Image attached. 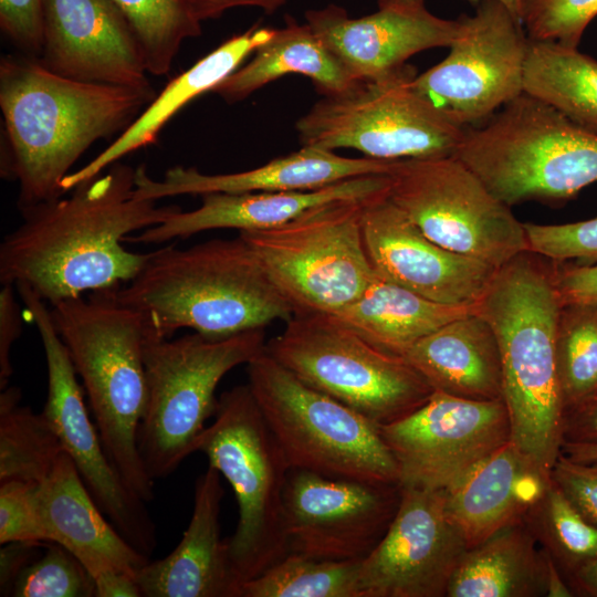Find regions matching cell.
<instances>
[{
	"mask_svg": "<svg viewBox=\"0 0 597 597\" xmlns=\"http://www.w3.org/2000/svg\"><path fill=\"white\" fill-rule=\"evenodd\" d=\"M134 189L135 169L117 161L66 198L21 209L22 222L0 244L1 284H25L52 305L129 282L150 252L122 242L181 210L139 199Z\"/></svg>",
	"mask_w": 597,
	"mask_h": 597,
	"instance_id": "cell-1",
	"label": "cell"
},
{
	"mask_svg": "<svg viewBox=\"0 0 597 597\" xmlns=\"http://www.w3.org/2000/svg\"><path fill=\"white\" fill-rule=\"evenodd\" d=\"M155 97L153 87L76 81L29 55L2 56L1 175L18 182L19 210L61 197V182L82 154L123 133Z\"/></svg>",
	"mask_w": 597,
	"mask_h": 597,
	"instance_id": "cell-2",
	"label": "cell"
},
{
	"mask_svg": "<svg viewBox=\"0 0 597 597\" xmlns=\"http://www.w3.org/2000/svg\"><path fill=\"white\" fill-rule=\"evenodd\" d=\"M476 311L500 348L511 442L544 476L563 444L556 333L563 307L554 263L526 250L499 268Z\"/></svg>",
	"mask_w": 597,
	"mask_h": 597,
	"instance_id": "cell-3",
	"label": "cell"
},
{
	"mask_svg": "<svg viewBox=\"0 0 597 597\" xmlns=\"http://www.w3.org/2000/svg\"><path fill=\"white\" fill-rule=\"evenodd\" d=\"M117 297L143 315L153 339L171 338L181 328L221 338L294 316L240 235L151 251Z\"/></svg>",
	"mask_w": 597,
	"mask_h": 597,
	"instance_id": "cell-4",
	"label": "cell"
},
{
	"mask_svg": "<svg viewBox=\"0 0 597 597\" xmlns=\"http://www.w3.org/2000/svg\"><path fill=\"white\" fill-rule=\"evenodd\" d=\"M118 287L61 300L50 312L112 463L147 503L155 496V480L144 465L138 430L147 401L148 332L143 315L118 300Z\"/></svg>",
	"mask_w": 597,
	"mask_h": 597,
	"instance_id": "cell-5",
	"label": "cell"
},
{
	"mask_svg": "<svg viewBox=\"0 0 597 597\" xmlns=\"http://www.w3.org/2000/svg\"><path fill=\"white\" fill-rule=\"evenodd\" d=\"M455 157L510 207L556 203L597 181V132L524 92L467 128Z\"/></svg>",
	"mask_w": 597,
	"mask_h": 597,
	"instance_id": "cell-6",
	"label": "cell"
},
{
	"mask_svg": "<svg viewBox=\"0 0 597 597\" xmlns=\"http://www.w3.org/2000/svg\"><path fill=\"white\" fill-rule=\"evenodd\" d=\"M197 451L224 476L235 495L239 519L227 540L241 587L289 553L284 491L291 467L248 384L221 394L213 422L197 440Z\"/></svg>",
	"mask_w": 597,
	"mask_h": 597,
	"instance_id": "cell-7",
	"label": "cell"
},
{
	"mask_svg": "<svg viewBox=\"0 0 597 597\" xmlns=\"http://www.w3.org/2000/svg\"><path fill=\"white\" fill-rule=\"evenodd\" d=\"M248 385L291 469L334 479L400 484L379 426L301 381L265 352L247 364Z\"/></svg>",
	"mask_w": 597,
	"mask_h": 597,
	"instance_id": "cell-8",
	"label": "cell"
},
{
	"mask_svg": "<svg viewBox=\"0 0 597 597\" xmlns=\"http://www.w3.org/2000/svg\"><path fill=\"white\" fill-rule=\"evenodd\" d=\"M265 344L264 328L221 338L196 332L176 339L147 338V401L138 448L153 480L170 475L196 452L206 421L217 410L219 383L263 352Z\"/></svg>",
	"mask_w": 597,
	"mask_h": 597,
	"instance_id": "cell-9",
	"label": "cell"
},
{
	"mask_svg": "<svg viewBox=\"0 0 597 597\" xmlns=\"http://www.w3.org/2000/svg\"><path fill=\"white\" fill-rule=\"evenodd\" d=\"M416 75L405 64L324 96L295 124L301 144L333 151L350 148L390 161L455 156L465 129L417 92Z\"/></svg>",
	"mask_w": 597,
	"mask_h": 597,
	"instance_id": "cell-10",
	"label": "cell"
},
{
	"mask_svg": "<svg viewBox=\"0 0 597 597\" xmlns=\"http://www.w3.org/2000/svg\"><path fill=\"white\" fill-rule=\"evenodd\" d=\"M265 352L377 426L408 416L434 391L404 357L378 349L329 314L293 316Z\"/></svg>",
	"mask_w": 597,
	"mask_h": 597,
	"instance_id": "cell-11",
	"label": "cell"
},
{
	"mask_svg": "<svg viewBox=\"0 0 597 597\" xmlns=\"http://www.w3.org/2000/svg\"><path fill=\"white\" fill-rule=\"evenodd\" d=\"M367 202L322 203L285 223L239 232L294 316L332 314L358 298L374 279L362 230Z\"/></svg>",
	"mask_w": 597,
	"mask_h": 597,
	"instance_id": "cell-12",
	"label": "cell"
},
{
	"mask_svg": "<svg viewBox=\"0 0 597 597\" xmlns=\"http://www.w3.org/2000/svg\"><path fill=\"white\" fill-rule=\"evenodd\" d=\"M388 199L430 240L495 269L528 250L524 223L455 156L395 160Z\"/></svg>",
	"mask_w": 597,
	"mask_h": 597,
	"instance_id": "cell-13",
	"label": "cell"
},
{
	"mask_svg": "<svg viewBox=\"0 0 597 597\" xmlns=\"http://www.w3.org/2000/svg\"><path fill=\"white\" fill-rule=\"evenodd\" d=\"M460 20L462 32L448 55L412 84L446 118L467 129L524 93L530 38L498 0H481L472 15Z\"/></svg>",
	"mask_w": 597,
	"mask_h": 597,
	"instance_id": "cell-14",
	"label": "cell"
},
{
	"mask_svg": "<svg viewBox=\"0 0 597 597\" xmlns=\"http://www.w3.org/2000/svg\"><path fill=\"white\" fill-rule=\"evenodd\" d=\"M15 289L44 349L48 395L42 412L102 512L130 545L150 557L157 546L155 523L146 502L127 486L103 446L88 415L85 392L45 301L28 285L18 284Z\"/></svg>",
	"mask_w": 597,
	"mask_h": 597,
	"instance_id": "cell-15",
	"label": "cell"
},
{
	"mask_svg": "<svg viewBox=\"0 0 597 597\" xmlns=\"http://www.w3.org/2000/svg\"><path fill=\"white\" fill-rule=\"evenodd\" d=\"M400 485L446 490L511 441L503 399L470 400L440 391L408 416L379 426Z\"/></svg>",
	"mask_w": 597,
	"mask_h": 597,
	"instance_id": "cell-16",
	"label": "cell"
},
{
	"mask_svg": "<svg viewBox=\"0 0 597 597\" xmlns=\"http://www.w3.org/2000/svg\"><path fill=\"white\" fill-rule=\"evenodd\" d=\"M400 495V484L291 469L284 491L287 552L316 559L363 561L387 533Z\"/></svg>",
	"mask_w": 597,
	"mask_h": 597,
	"instance_id": "cell-17",
	"label": "cell"
},
{
	"mask_svg": "<svg viewBox=\"0 0 597 597\" xmlns=\"http://www.w3.org/2000/svg\"><path fill=\"white\" fill-rule=\"evenodd\" d=\"M400 490L387 533L362 561L359 597H446L468 547L447 514L444 490Z\"/></svg>",
	"mask_w": 597,
	"mask_h": 597,
	"instance_id": "cell-18",
	"label": "cell"
},
{
	"mask_svg": "<svg viewBox=\"0 0 597 597\" xmlns=\"http://www.w3.org/2000/svg\"><path fill=\"white\" fill-rule=\"evenodd\" d=\"M362 230L376 274L434 302L476 304L498 270L430 240L388 196L365 203Z\"/></svg>",
	"mask_w": 597,
	"mask_h": 597,
	"instance_id": "cell-19",
	"label": "cell"
},
{
	"mask_svg": "<svg viewBox=\"0 0 597 597\" xmlns=\"http://www.w3.org/2000/svg\"><path fill=\"white\" fill-rule=\"evenodd\" d=\"M43 46L38 59L76 81L151 87L137 38L113 0H42Z\"/></svg>",
	"mask_w": 597,
	"mask_h": 597,
	"instance_id": "cell-20",
	"label": "cell"
},
{
	"mask_svg": "<svg viewBox=\"0 0 597 597\" xmlns=\"http://www.w3.org/2000/svg\"><path fill=\"white\" fill-rule=\"evenodd\" d=\"M305 22L356 81L389 74L419 52L449 48L462 32L460 18L443 19L426 7L378 8L368 15L352 18L344 8L328 4L306 11Z\"/></svg>",
	"mask_w": 597,
	"mask_h": 597,
	"instance_id": "cell-21",
	"label": "cell"
},
{
	"mask_svg": "<svg viewBox=\"0 0 597 597\" xmlns=\"http://www.w3.org/2000/svg\"><path fill=\"white\" fill-rule=\"evenodd\" d=\"M388 174L345 179L322 188L292 191L212 192L195 210L170 216L125 241L160 244L214 229L261 230L285 223L312 207L341 200L370 201L388 195Z\"/></svg>",
	"mask_w": 597,
	"mask_h": 597,
	"instance_id": "cell-22",
	"label": "cell"
},
{
	"mask_svg": "<svg viewBox=\"0 0 597 597\" xmlns=\"http://www.w3.org/2000/svg\"><path fill=\"white\" fill-rule=\"evenodd\" d=\"M394 163L365 156L344 157L333 150L302 146L260 167L232 174H203L195 167L176 166L158 180L147 174L145 166H139L135 169L134 195L157 201L179 195L310 190L349 178L389 174Z\"/></svg>",
	"mask_w": 597,
	"mask_h": 597,
	"instance_id": "cell-23",
	"label": "cell"
},
{
	"mask_svg": "<svg viewBox=\"0 0 597 597\" xmlns=\"http://www.w3.org/2000/svg\"><path fill=\"white\" fill-rule=\"evenodd\" d=\"M221 474L211 465L198 476L189 524L176 548L135 575L144 597H240L228 540L221 538Z\"/></svg>",
	"mask_w": 597,
	"mask_h": 597,
	"instance_id": "cell-24",
	"label": "cell"
},
{
	"mask_svg": "<svg viewBox=\"0 0 597 597\" xmlns=\"http://www.w3.org/2000/svg\"><path fill=\"white\" fill-rule=\"evenodd\" d=\"M38 501L49 542L70 551L92 577L107 568L135 576L149 562L105 516L66 452L38 485Z\"/></svg>",
	"mask_w": 597,
	"mask_h": 597,
	"instance_id": "cell-25",
	"label": "cell"
},
{
	"mask_svg": "<svg viewBox=\"0 0 597 597\" xmlns=\"http://www.w3.org/2000/svg\"><path fill=\"white\" fill-rule=\"evenodd\" d=\"M549 481L509 441L444 490L446 511L471 548L523 520Z\"/></svg>",
	"mask_w": 597,
	"mask_h": 597,
	"instance_id": "cell-26",
	"label": "cell"
},
{
	"mask_svg": "<svg viewBox=\"0 0 597 597\" xmlns=\"http://www.w3.org/2000/svg\"><path fill=\"white\" fill-rule=\"evenodd\" d=\"M273 32L272 28L253 27L228 39L187 71L174 77L109 146L62 180L63 193L98 176L127 154L155 143L161 128L179 109L197 96L212 92L242 64L247 56L265 43Z\"/></svg>",
	"mask_w": 597,
	"mask_h": 597,
	"instance_id": "cell-27",
	"label": "cell"
},
{
	"mask_svg": "<svg viewBox=\"0 0 597 597\" xmlns=\"http://www.w3.org/2000/svg\"><path fill=\"white\" fill-rule=\"evenodd\" d=\"M404 358L434 391L470 400L503 399L498 339L476 307L417 342Z\"/></svg>",
	"mask_w": 597,
	"mask_h": 597,
	"instance_id": "cell-28",
	"label": "cell"
},
{
	"mask_svg": "<svg viewBox=\"0 0 597 597\" xmlns=\"http://www.w3.org/2000/svg\"><path fill=\"white\" fill-rule=\"evenodd\" d=\"M289 74L311 78L324 96L343 93L356 81L306 23L285 15V24L259 46L252 59L228 75L213 93L228 103L240 102Z\"/></svg>",
	"mask_w": 597,
	"mask_h": 597,
	"instance_id": "cell-29",
	"label": "cell"
},
{
	"mask_svg": "<svg viewBox=\"0 0 597 597\" xmlns=\"http://www.w3.org/2000/svg\"><path fill=\"white\" fill-rule=\"evenodd\" d=\"M474 310L475 304L431 301L375 274L358 298L329 315L378 349L404 357L417 342Z\"/></svg>",
	"mask_w": 597,
	"mask_h": 597,
	"instance_id": "cell-30",
	"label": "cell"
},
{
	"mask_svg": "<svg viewBox=\"0 0 597 597\" xmlns=\"http://www.w3.org/2000/svg\"><path fill=\"white\" fill-rule=\"evenodd\" d=\"M547 555L524 520L463 554L446 597L546 596Z\"/></svg>",
	"mask_w": 597,
	"mask_h": 597,
	"instance_id": "cell-31",
	"label": "cell"
},
{
	"mask_svg": "<svg viewBox=\"0 0 597 597\" xmlns=\"http://www.w3.org/2000/svg\"><path fill=\"white\" fill-rule=\"evenodd\" d=\"M524 92L597 132V61L577 48L530 39Z\"/></svg>",
	"mask_w": 597,
	"mask_h": 597,
	"instance_id": "cell-32",
	"label": "cell"
},
{
	"mask_svg": "<svg viewBox=\"0 0 597 597\" xmlns=\"http://www.w3.org/2000/svg\"><path fill=\"white\" fill-rule=\"evenodd\" d=\"M21 398L18 387L0 394V482L41 484L65 451L44 413L21 406Z\"/></svg>",
	"mask_w": 597,
	"mask_h": 597,
	"instance_id": "cell-33",
	"label": "cell"
},
{
	"mask_svg": "<svg viewBox=\"0 0 597 597\" xmlns=\"http://www.w3.org/2000/svg\"><path fill=\"white\" fill-rule=\"evenodd\" d=\"M139 43L148 74L166 75L186 39L201 34L197 0H113Z\"/></svg>",
	"mask_w": 597,
	"mask_h": 597,
	"instance_id": "cell-34",
	"label": "cell"
},
{
	"mask_svg": "<svg viewBox=\"0 0 597 597\" xmlns=\"http://www.w3.org/2000/svg\"><path fill=\"white\" fill-rule=\"evenodd\" d=\"M523 520L565 579L597 558V526L570 503L552 479Z\"/></svg>",
	"mask_w": 597,
	"mask_h": 597,
	"instance_id": "cell-35",
	"label": "cell"
},
{
	"mask_svg": "<svg viewBox=\"0 0 597 597\" xmlns=\"http://www.w3.org/2000/svg\"><path fill=\"white\" fill-rule=\"evenodd\" d=\"M360 565L289 553L242 584L240 597H359Z\"/></svg>",
	"mask_w": 597,
	"mask_h": 597,
	"instance_id": "cell-36",
	"label": "cell"
},
{
	"mask_svg": "<svg viewBox=\"0 0 597 597\" xmlns=\"http://www.w3.org/2000/svg\"><path fill=\"white\" fill-rule=\"evenodd\" d=\"M556 360L565 411L597 394V304H563Z\"/></svg>",
	"mask_w": 597,
	"mask_h": 597,
	"instance_id": "cell-37",
	"label": "cell"
},
{
	"mask_svg": "<svg viewBox=\"0 0 597 597\" xmlns=\"http://www.w3.org/2000/svg\"><path fill=\"white\" fill-rule=\"evenodd\" d=\"M14 597H95V584L82 563L65 547L46 542L15 578L9 595Z\"/></svg>",
	"mask_w": 597,
	"mask_h": 597,
	"instance_id": "cell-38",
	"label": "cell"
},
{
	"mask_svg": "<svg viewBox=\"0 0 597 597\" xmlns=\"http://www.w3.org/2000/svg\"><path fill=\"white\" fill-rule=\"evenodd\" d=\"M597 15V0H521V22L530 39L577 48Z\"/></svg>",
	"mask_w": 597,
	"mask_h": 597,
	"instance_id": "cell-39",
	"label": "cell"
},
{
	"mask_svg": "<svg viewBox=\"0 0 597 597\" xmlns=\"http://www.w3.org/2000/svg\"><path fill=\"white\" fill-rule=\"evenodd\" d=\"M524 228L530 251L554 262L597 264V217L562 224L525 222Z\"/></svg>",
	"mask_w": 597,
	"mask_h": 597,
	"instance_id": "cell-40",
	"label": "cell"
},
{
	"mask_svg": "<svg viewBox=\"0 0 597 597\" xmlns=\"http://www.w3.org/2000/svg\"><path fill=\"white\" fill-rule=\"evenodd\" d=\"M38 485L19 480L0 482V544L49 542L43 525Z\"/></svg>",
	"mask_w": 597,
	"mask_h": 597,
	"instance_id": "cell-41",
	"label": "cell"
},
{
	"mask_svg": "<svg viewBox=\"0 0 597 597\" xmlns=\"http://www.w3.org/2000/svg\"><path fill=\"white\" fill-rule=\"evenodd\" d=\"M0 28L22 54L39 59L43 46L42 0H0Z\"/></svg>",
	"mask_w": 597,
	"mask_h": 597,
	"instance_id": "cell-42",
	"label": "cell"
},
{
	"mask_svg": "<svg viewBox=\"0 0 597 597\" xmlns=\"http://www.w3.org/2000/svg\"><path fill=\"white\" fill-rule=\"evenodd\" d=\"M551 479L570 503L597 526V462L583 463L559 453Z\"/></svg>",
	"mask_w": 597,
	"mask_h": 597,
	"instance_id": "cell-43",
	"label": "cell"
},
{
	"mask_svg": "<svg viewBox=\"0 0 597 597\" xmlns=\"http://www.w3.org/2000/svg\"><path fill=\"white\" fill-rule=\"evenodd\" d=\"M553 263L555 284L563 304H597V264Z\"/></svg>",
	"mask_w": 597,
	"mask_h": 597,
	"instance_id": "cell-44",
	"label": "cell"
},
{
	"mask_svg": "<svg viewBox=\"0 0 597 597\" xmlns=\"http://www.w3.org/2000/svg\"><path fill=\"white\" fill-rule=\"evenodd\" d=\"M15 286L2 284L0 290V388L8 386L13 373L10 354L22 334L21 310L15 297Z\"/></svg>",
	"mask_w": 597,
	"mask_h": 597,
	"instance_id": "cell-45",
	"label": "cell"
},
{
	"mask_svg": "<svg viewBox=\"0 0 597 597\" xmlns=\"http://www.w3.org/2000/svg\"><path fill=\"white\" fill-rule=\"evenodd\" d=\"M564 442L597 444V394L565 411Z\"/></svg>",
	"mask_w": 597,
	"mask_h": 597,
	"instance_id": "cell-46",
	"label": "cell"
},
{
	"mask_svg": "<svg viewBox=\"0 0 597 597\" xmlns=\"http://www.w3.org/2000/svg\"><path fill=\"white\" fill-rule=\"evenodd\" d=\"M44 543L12 542L1 545V596L9 595L10 588L15 578L39 555V548H41Z\"/></svg>",
	"mask_w": 597,
	"mask_h": 597,
	"instance_id": "cell-47",
	"label": "cell"
},
{
	"mask_svg": "<svg viewBox=\"0 0 597 597\" xmlns=\"http://www.w3.org/2000/svg\"><path fill=\"white\" fill-rule=\"evenodd\" d=\"M95 597H140L134 575L116 568L98 572L93 577Z\"/></svg>",
	"mask_w": 597,
	"mask_h": 597,
	"instance_id": "cell-48",
	"label": "cell"
},
{
	"mask_svg": "<svg viewBox=\"0 0 597 597\" xmlns=\"http://www.w3.org/2000/svg\"><path fill=\"white\" fill-rule=\"evenodd\" d=\"M290 0H197L202 21L219 18L224 11L237 7H255L273 13Z\"/></svg>",
	"mask_w": 597,
	"mask_h": 597,
	"instance_id": "cell-49",
	"label": "cell"
},
{
	"mask_svg": "<svg viewBox=\"0 0 597 597\" xmlns=\"http://www.w3.org/2000/svg\"><path fill=\"white\" fill-rule=\"evenodd\" d=\"M566 582L573 596L597 597V558L582 565Z\"/></svg>",
	"mask_w": 597,
	"mask_h": 597,
	"instance_id": "cell-50",
	"label": "cell"
},
{
	"mask_svg": "<svg viewBox=\"0 0 597 597\" xmlns=\"http://www.w3.org/2000/svg\"><path fill=\"white\" fill-rule=\"evenodd\" d=\"M546 554V553H545ZM547 555V554H546ZM546 596L547 597H572L573 593L552 558L547 555V578H546Z\"/></svg>",
	"mask_w": 597,
	"mask_h": 597,
	"instance_id": "cell-51",
	"label": "cell"
},
{
	"mask_svg": "<svg viewBox=\"0 0 597 597\" xmlns=\"http://www.w3.org/2000/svg\"><path fill=\"white\" fill-rule=\"evenodd\" d=\"M561 453L567 458L583 462L595 463L597 462V444L596 443H570L564 442L562 444Z\"/></svg>",
	"mask_w": 597,
	"mask_h": 597,
	"instance_id": "cell-52",
	"label": "cell"
},
{
	"mask_svg": "<svg viewBox=\"0 0 597 597\" xmlns=\"http://www.w3.org/2000/svg\"><path fill=\"white\" fill-rule=\"evenodd\" d=\"M378 8L417 9L425 7L426 0H378Z\"/></svg>",
	"mask_w": 597,
	"mask_h": 597,
	"instance_id": "cell-53",
	"label": "cell"
},
{
	"mask_svg": "<svg viewBox=\"0 0 597 597\" xmlns=\"http://www.w3.org/2000/svg\"><path fill=\"white\" fill-rule=\"evenodd\" d=\"M476 6L481 0H463ZM521 20V0H498Z\"/></svg>",
	"mask_w": 597,
	"mask_h": 597,
	"instance_id": "cell-54",
	"label": "cell"
}]
</instances>
